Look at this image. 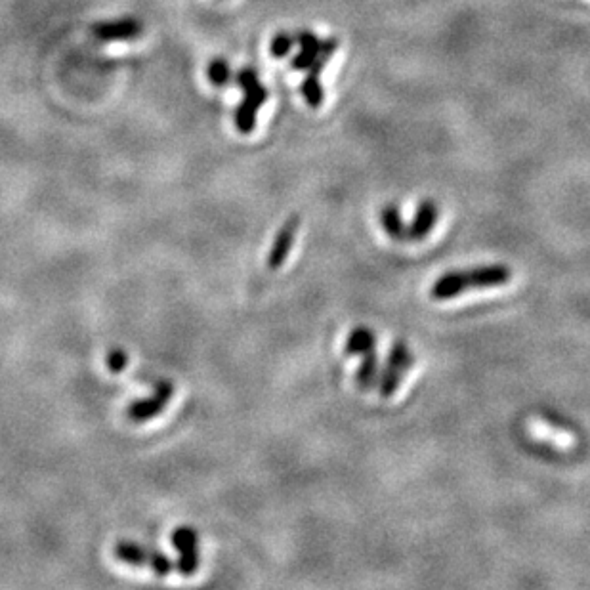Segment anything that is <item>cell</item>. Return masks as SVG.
<instances>
[{
	"mask_svg": "<svg viewBox=\"0 0 590 590\" xmlns=\"http://www.w3.org/2000/svg\"><path fill=\"white\" fill-rule=\"evenodd\" d=\"M413 365H415V356L409 350V346L403 340L392 342L386 365L380 371L379 382H377L379 396L382 400H388L398 392L403 375L409 369H413Z\"/></svg>",
	"mask_w": 590,
	"mask_h": 590,
	"instance_id": "cell-3",
	"label": "cell"
},
{
	"mask_svg": "<svg viewBox=\"0 0 590 590\" xmlns=\"http://www.w3.org/2000/svg\"><path fill=\"white\" fill-rule=\"evenodd\" d=\"M172 547L178 552L176 569L180 575L191 577L201 566V552H199V535L191 526H180L172 533Z\"/></svg>",
	"mask_w": 590,
	"mask_h": 590,
	"instance_id": "cell-5",
	"label": "cell"
},
{
	"mask_svg": "<svg viewBox=\"0 0 590 590\" xmlns=\"http://www.w3.org/2000/svg\"><path fill=\"white\" fill-rule=\"evenodd\" d=\"M113 554L119 562L134 568H142L149 564V548H144L134 541H117L113 547Z\"/></svg>",
	"mask_w": 590,
	"mask_h": 590,
	"instance_id": "cell-11",
	"label": "cell"
},
{
	"mask_svg": "<svg viewBox=\"0 0 590 590\" xmlns=\"http://www.w3.org/2000/svg\"><path fill=\"white\" fill-rule=\"evenodd\" d=\"M293 46H295V35H291L287 31H279L274 39H272L270 52H272V56L277 58V60H283V58H287L291 54Z\"/></svg>",
	"mask_w": 590,
	"mask_h": 590,
	"instance_id": "cell-16",
	"label": "cell"
},
{
	"mask_svg": "<svg viewBox=\"0 0 590 590\" xmlns=\"http://www.w3.org/2000/svg\"><path fill=\"white\" fill-rule=\"evenodd\" d=\"M380 222L384 232L388 233L394 241L407 243V224L401 218V212L396 205H386L380 211Z\"/></svg>",
	"mask_w": 590,
	"mask_h": 590,
	"instance_id": "cell-14",
	"label": "cell"
},
{
	"mask_svg": "<svg viewBox=\"0 0 590 590\" xmlns=\"http://www.w3.org/2000/svg\"><path fill=\"white\" fill-rule=\"evenodd\" d=\"M172 396H174V384L170 380H159L155 384V394L151 398L132 401L128 405V421L140 424V422H146L153 419V417H157L159 413L165 411V407L169 405Z\"/></svg>",
	"mask_w": 590,
	"mask_h": 590,
	"instance_id": "cell-6",
	"label": "cell"
},
{
	"mask_svg": "<svg viewBox=\"0 0 590 590\" xmlns=\"http://www.w3.org/2000/svg\"><path fill=\"white\" fill-rule=\"evenodd\" d=\"M377 346V337L369 327H356L350 337L346 338L344 354L346 356H363Z\"/></svg>",
	"mask_w": 590,
	"mask_h": 590,
	"instance_id": "cell-12",
	"label": "cell"
},
{
	"mask_svg": "<svg viewBox=\"0 0 590 590\" xmlns=\"http://www.w3.org/2000/svg\"><path fill=\"white\" fill-rule=\"evenodd\" d=\"M207 75L214 86L230 85L233 79L232 67L224 58H214L207 67Z\"/></svg>",
	"mask_w": 590,
	"mask_h": 590,
	"instance_id": "cell-15",
	"label": "cell"
},
{
	"mask_svg": "<svg viewBox=\"0 0 590 590\" xmlns=\"http://www.w3.org/2000/svg\"><path fill=\"white\" fill-rule=\"evenodd\" d=\"M92 33L102 43H125V41L138 39L144 33V23L136 18L98 22L94 23Z\"/></svg>",
	"mask_w": 590,
	"mask_h": 590,
	"instance_id": "cell-7",
	"label": "cell"
},
{
	"mask_svg": "<svg viewBox=\"0 0 590 590\" xmlns=\"http://www.w3.org/2000/svg\"><path fill=\"white\" fill-rule=\"evenodd\" d=\"M512 279V270L505 264L480 266L466 272H449L434 281L430 296L434 300H449L468 291H482L506 285Z\"/></svg>",
	"mask_w": 590,
	"mask_h": 590,
	"instance_id": "cell-1",
	"label": "cell"
},
{
	"mask_svg": "<svg viewBox=\"0 0 590 590\" xmlns=\"http://www.w3.org/2000/svg\"><path fill=\"white\" fill-rule=\"evenodd\" d=\"M235 81L245 94L243 102L235 109V127L241 134L247 136L256 128V115L260 107L268 102L270 94H268V88L262 85L253 67H243L241 71H237Z\"/></svg>",
	"mask_w": 590,
	"mask_h": 590,
	"instance_id": "cell-2",
	"label": "cell"
},
{
	"mask_svg": "<svg viewBox=\"0 0 590 590\" xmlns=\"http://www.w3.org/2000/svg\"><path fill=\"white\" fill-rule=\"evenodd\" d=\"M438 218H440V207H438V203L432 201V199L422 201L419 209L415 212L413 222L407 226V243L422 241L428 233L434 230Z\"/></svg>",
	"mask_w": 590,
	"mask_h": 590,
	"instance_id": "cell-9",
	"label": "cell"
},
{
	"mask_svg": "<svg viewBox=\"0 0 590 590\" xmlns=\"http://www.w3.org/2000/svg\"><path fill=\"white\" fill-rule=\"evenodd\" d=\"M128 365V356L125 350H121V348H115V350H111L109 352V356H107V367H109V371L111 373H121V371H125Z\"/></svg>",
	"mask_w": 590,
	"mask_h": 590,
	"instance_id": "cell-18",
	"label": "cell"
},
{
	"mask_svg": "<svg viewBox=\"0 0 590 590\" xmlns=\"http://www.w3.org/2000/svg\"><path fill=\"white\" fill-rule=\"evenodd\" d=\"M380 375V359L379 354L375 350L363 354V361L359 365L358 373H356V382H358L361 390H371L377 388Z\"/></svg>",
	"mask_w": 590,
	"mask_h": 590,
	"instance_id": "cell-13",
	"label": "cell"
},
{
	"mask_svg": "<svg viewBox=\"0 0 590 590\" xmlns=\"http://www.w3.org/2000/svg\"><path fill=\"white\" fill-rule=\"evenodd\" d=\"M338 46L340 41L338 37H329L325 41H321V50L317 54L316 62L310 65L308 69V75L306 79L302 81L300 86V94L304 96L306 104L312 107V109H319L323 106V100H325V92H323V86H321V73H323V67L329 64V60L337 54Z\"/></svg>",
	"mask_w": 590,
	"mask_h": 590,
	"instance_id": "cell-4",
	"label": "cell"
},
{
	"mask_svg": "<svg viewBox=\"0 0 590 590\" xmlns=\"http://www.w3.org/2000/svg\"><path fill=\"white\" fill-rule=\"evenodd\" d=\"M295 44L300 46V50L291 60V67L296 71H308L310 65L316 62L317 54L321 50V39L310 29H302L295 33Z\"/></svg>",
	"mask_w": 590,
	"mask_h": 590,
	"instance_id": "cell-10",
	"label": "cell"
},
{
	"mask_svg": "<svg viewBox=\"0 0 590 590\" xmlns=\"http://www.w3.org/2000/svg\"><path fill=\"white\" fill-rule=\"evenodd\" d=\"M149 568L155 571L157 577H167L170 571L174 569V564L167 554H163L157 548H149Z\"/></svg>",
	"mask_w": 590,
	"mask_h": 590,
	"instance_id": "cell-17",
	"label": "cell"
},
{
	"mask_svg": "<svg viewBox=\"0 0 590 590\" xmlns=\"http://www.w3.org/2000/svg\"><path fill=\"white\" fill-rule=\"evenodd\" d=\"M300 222L302 220H300L298 214H293L291 218L285 220V224L281 226V230L275 235L274 245H272L268 258H266L268 270H279L287 262L289 254L295 247L296 233L300 228Z\"/></svg>",
	"mask_w": 590,
	"mask_h": 590,
	"instance_id": "cell-8",
	"label": "cell"
}]
</instances>
